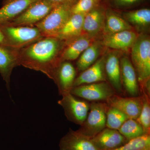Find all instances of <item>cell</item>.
I'll return each instance as SVG.
<instances>
[{
    "label": "cell",
    "instance_id": "6da1fadb",
    "mask_svg": "<svg viewBox=\"0 0 150 150\" xmlns=\"http://www.w3.org/2000/svg\"><path fill=\"white\" fill-rule=\"evenodd\" d=\"M64 44L57 37H43L18 50V66L41 72L55 81Z\"/></svg>",
    "mask_w": 150,
    "mask_h": 150
},
{
    "label": "cell",
    "instance_id": "7a4b0ae2",
    "mask_svg": "<svg viewBox=\"0 0 150 150\" xmlns=\"http://www.w3.org/2000/svg\"><path fill=\"white\" fill-rule=\"evenodd\" d=\"M131 62L140 83L150 76V38L146 33H140L131 49Z\"/></svg>",
    "mask_w": 150,
    "mask_h": 150
},
{
    "label": "cell",
    "instance_id": "3957f363",
    "mask_svg": "<svg viewBox=\"0 0 150 150\" xmlns=\"http://www.w3.org/2000/svg\"><path fill=\"white\" fill-rule=\"evenodd\" d=\"M8 47L16 50L24 48L43 38L39 29L34 26H10L0 25Z\"/></svg>",
    "mask_w": 150,
    "mask_h": 150
},
{
    "label": "cell",
    "instance_id": "277c9868",
    "mask_svg": "<svg viewBox=\"0 0 150 150\" xmlns=\"http://www.w3.org/2000/svg\"><path fill=\"white\" fill-rule=\"evenodd\" d=\"M72 6L60 4L55 7L40 21L33 26L37 28L43 37H55L69 18Z\"/></svg>",
    "mask_w": 150,
    "mask_h": 150
},
{
    "label": "cell",
    "instance_id": "5b68a950",
    "mask_svg": "<svg viewBox=\"0 0 150 150\" xmlns=\"http://www.w3.org/2000/svg\"><path fill=\"white\" fill-rule=\"evenodd\" d=\"M107 107V103H91L87 118L77 131L90 139L98 134L106 127Z\"/></svg>",
    "mask_w": 150,
    "mask_h": 150
},
{
    "label": "cell",
    "instance_id": "8992f818",
    "mask_svg": "<svg viewBox=\"0 0 150 150\" xmlns=\"http://www.w3.org/2000/svg\"><path fill=\"white\" fill-rule=\"evenodd\" d=\"M56 6L45 0H37L18 16L4 24L13 26H33L45 18Z\"/></svg>",
    "mask_w": 150,
    "mask_h": 150
},
{
    "label": "cell",
    "instance_id": "52a82bcc",
    "mask_svg": "<svg viewBox=\"0 0 150 150\" xmlns=\"http://www.w3.org/2000/svg\"><path fill=\"white\" fill-rule=\"evenodd\" d=\"M62 97L58 103L64 108L67 119L81 126L87 118L90 105L86 101L78 99L71 93L66 94Z\"/></svg>",
    "mask_w": 150,
    "mask_h": 150
},
{
    "label": "cell",
    "instance_id": "ba28073f",
    "mask_svg": "<svg viewBox=\"0 0 150 150\" xmlns=\"http://www.w3.org/2000/svg\"><path fill=\"white\" fill-rule=\"evenodd\" d=\"M115 91L106 81L84 84L73 88L71 93L91 101H107L114 95Z\"/></svg>",
    "mask_w": 150,
    "mask_h": 150
},
{
    "label": "cell",
    "instance_id": "9c48e42d",
    "mask_svg": "<svg viewBox=\"0 0 150 150\" xmlns=\"http://www.w3.org/2000/svg\"><path fill=\"white\" fill-rule=\"evenodd\" d=\"M139 35L133 30H123L103 35L101 41L105 47L122 52H128L131 50Z\"/></svg>",
    "mask_w": 150,
    "mask_h": 150
},
{
    "label": "cell",
    "instance_id": "30bf717a",
    "mask_svg": "<svg viewBox=\"0 0 150 150\" xmlns=\"http://www.w3.org/2000/svg\"><path fill=\"white\" fill-rule=\"evenodd\" d=\"M122 53L121 51L114 50L106 52L105 62L106 78L113 89L119 93L123 91L120 67Z\"/></svg>",
    "mask_w": 150,
    "mask_h": 150
},
{
    "label": "cell",
    "instance_id": "8fae6325",
    "mask_svg": "<svg viewBox=\"0 0 150 150\" xmlns=\"http://www.w3.org/2000/svg\"><path fill=\"white\" fill-rule=\"evenodd\" d=\"M105 10L100 4L86 14L84 17L82 34L96 38L103 33Z\"/></svg>",
    "mask_w": 150,
    "mask_h": 150
},
{
    "label": "cell",
    "instance_id": "7c38bea8",
    "mask_svg": "<svg viewBox=\"0 0 150 150\" xmlns=\"http://www.w3.org/2000/svg\"><path fill=\"white\" fill-rule=\"evenodd\" d=\"M96 40V38L82 34L77 37L65 41L61 54L62 62L74 61L77 59L82 53Z\"/></svg>",
    "mask_w": 150,
    "mask_h": 150
},
{
    "label": "cell",
    "instance_id": "4fadbf2b",
    "mask_svg": "<svg viewBox=\"0 0 150 150\" xmlns=\"http://www.w3.org/2000/svg\"><path fill=\"white\" fill-rule=\"evenodd\" d=\"M99 150H111L120 147L128 142L118 130L105 128L91 139Z\"/></svg>",
    "mask_w": 150,
    "mask_h": 150
},
{
    "label": "cell",
    "instance_id": "5bb4252c",
    "mask_svg": "<svg viewBox=\"0 0 150 150\" xmlns=\"http://www.w3.org/2000/svg\"><path fill=\"white\" fill-rule=\"evenodd\" d=\"M106 102L108 105L117 108L131 119H137L142 110L141 96L124 98L114 94Z\"/></svg>",
    "mask_w": 150,
    "mask_h": 150
},
{
    "label": "cell",
    "instance_id": "9a60e30c",
    "mask_svg": "<svg viewBox=\"0 0 150 150\" xmlns=\"http://www.w3.org/2000/svg\"><path fill=\"white\" fill-rule=\"evenodd\" d=\"M120 67L122 86L130 96L132 97L138 96L140 91L137 73L132 62L128 56L121 55Z\"/></svg>",
    "mask_w": 150,
    "mask_h": 150
},
{
    "label": "cell",
    "instance_id": "2e32d148",
    "mask_svg": "<svg viewBox=\"0 0 150 150\" xmlns=\"http://www.w3.org/2000/svg\"><path fill=\"white\" fill-rule=\"evenodd\" d=\"M105 52L104 55L98 59L94 64L84 70L76 78L74 87L84 84H88L106 81L107 78L105 70Z\"/></svg>",
    "mask_w": 150,
    "mask_h": 150
},
{
    "label": "cell",
    "instance_id": "e0dca14e",
    "mask_svg": "<svg viewBox=\"0 0 150 150\" xmlns=\"http://www.w3.org/2000/svg\"><path fill=\"white\" fill-rule=\"evenodd\" d=\"M59 150H99L91 139L70 129L59 143Z\"/></svg>",
    "mask_w": 150,
    "mask_h": 150
},
{
    "label": "cell",
    "instance_id": "ac0fdd59",
    "mask_svg": "<svg viewBox=\"0 0 150 150\" xmlns=\"http://www.w3.org/2000/svg\"><path fill=\"white\" fill-rule=\"evenodd\" d=\"M18 50L8 46H0V74L5 81L9 91L11 76L15 67L18 66Z\"/></svg>",
    "mask_w": 150,
    "mask_h": 150
},
{
    "label": "cell",
    "instance_id": "d6986e66",
    "mask_svg": "<svg viewBox=\"0 0 150 150\" xmlns=\"http://www.w3.org/2000/svg\"><path fill=\"white\" fill-rule=\"evenodd\" d=\"M76 76V69L70 62L65 61L61 63L56 71L54 81L58 86L59 94L71 93Z\"/></svg>",
    "mask_w": 150,
    "mask_h": 150
},
{
    "label": "cell",
    "instance_id": "ffe728a7",
    "mask_svg": "<svg viewBox=\"0 0 150 150\" xmlns=\"http://www.w3.org/2000/svg\"><path fill=\"white\" fill-rule=\"evenodd\" d=\"M37 0H4L0 8V25L9 22Z\"/></svg>",
    "mask_w": 150,
    "mask_h": 150
},
{
    "label": "cell",
    "instance_id": "44dd1931",
    "mask_svg": "<svg viewBox=\"0 0 150 150\" xmlns=\"http://www.w3.org/2000/svg\"><path fill=\"white\" fill-rule=\"evenodd\" d=\"M85 14H71L64 25L58 33L56 37L64 41H67L82 34L84 17Z\"/></svg>",
    "mask_w": 150,
    "mask_h": 150
},
{
    "label": "cell",
    "instance_id": "7402d4cb",
    "mask_svg": "<svg viewBox=\"0 0 150 150\" xmlns=\"http://www.w3.org/2000/svg\"><path fill=\"white\" fill-rule=\"evenodd\" d=\"M101 40H95L82 53L76 63L78 71H83L95 63L105 48Z\"/></svg>",
    "mask_w": 150,
    "mask_h": 150
},
{
    "label": "cell",
    "instance_id": "603a6c76",
    "mask_svg": "<svg viewBox=\"0 0 150 150\" xmlns=\"http://www.w3.org/2000/svg\"><path fill=\"white\" fill-rule=\"evenodd\" d=\"M121 16L131 26H134L137 30L143 32L142 33H144V32L150 27V10L149 8L125 12Z\"/></svg>",
    "mask_w": 150,
    "mask_h": 150
},
{
    "label": "cell",
    "instance_id": "cb8c5ba5",
    "mask_svg": "<svg viewBox=\"0 0 150 150\" xmlns=\"http://www.w3.org/2000/svg\"><path fill=\"white\" fill-rule=\"evenodd\" d=\"M131 30L133 27L121 16L111 9H106L103 35Z\"/></svg>",
    "mask_w": 150,
    "mask_h": 150
},
{
    "label": "cell",
    "instance_id": "d4e9b609",
    "mask_svg": "<svg viewBox=\"0 0 150 150\" xmlns=\"http://www.w3.org/2000/svg\"><path fill=\"white\" fill-rule=\"evenodd\" d=\"M118 131L128 141L145 134L142 125L136 119L131 118L126 120Z\"/></svg>",
    "mask_w": 150,
    "mask_h": 150
},
{
    "label": "cell",
    "instance_id": "484cf974",
    "mask_svg": "<svg viewBox=\"0 0 150 150\" xmlns=\"http://www.w3.org/2000/svg\"><path fill=\"white\" fill-rule=\"evenodd\" d=\"M142 95L141 96L142 100V109L139 116L137 121L142 125L145 134H150V97L146 91L141 88Z\"/></svg>",
    "mask_w": 150,
    "mask_h": 150
},
{
    "label": "cell",
    "instance_id": "4316f807",
    "mask_svg": "<svg viewBox=\"0 0 150 150\" xmlns=\"http://www.w3.org/2000/svg\"><path fill=\"white\" fill-rule=\"evenodd\" d=\"M106 126L118 130L129 117L117 108L108 105L106 112Z\"/></svg>",
    "mask_w": 150,
    "mask_h": 150
},
{
    "label": "cell",
    "instance_id": "83f0119b",
    "mask_svg": "<svg viewBox=\"0 0 150 150\" xmlns=\"http://www.w3.org/2000/svg\"><path fill=\"white\" fill-rule=\"evenodd\" d=\"M111 150H150V134L129 140L120 147Z\"/></svg>",
    "mask_w": 150,
    "mask_h": 150
},
{
    "label": "cell",
    "instance_id": "f1b7e54d",
    "mask_svg": "<svg viewBox=\"0 0 150 150\" xmlns=\"http://www.w3.org/2000/svg\"><path fill=\"white\" fill-rule=\"evenodd\" d=\"M102 0H78L71 8V14H86L100 4Z\"/></svg>",
    "mask_w": 150,
    "mask_h": 150
},
{
    "label": "cell",
    "instance_id": "f546056e",
    "mask_svg": "<svg viewBox=\"0 0 150 150\" xmlns=\"http://www.w3.org/2000/svg\"><path fill=\"white\" fill-rule=\"evenodd\" d=\"M144 0H110L111 4L118 8H127L142 2Z\"/></svg>",
    "mask_w": 150,
    "mask_h": 150
},
{
    "label": "cell",
    "instance_id": "4dcf8cb0",
    "mask_svg": "<svg viewBox=\"0 0 150 150\" xmlns=\"http://www.w3.org/2000/svg\"><path fill=\"white\" fill-rule=\"evenodd\" d=\"M56 5L60 4H68L73 6L78 0H45Z\"/></svg>",
    "mask_w": 150,
    "mask_h": 150
},
{
    "label": "cell",
    "instance_id": "1f68e13d",
    "mask_svg": "<svg viewBox=\"0 0 150 150\" xmlns=\"http://www.w3.org/2000/svg\"><path fill=\"white\" fill-rule=\"evenodd\" d=\"M0 46L8 47L5 36L1 28H0Z\"/></svg>",
    "mask_w": 150,
    "mask_h": 150
}]
</instances>
